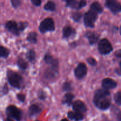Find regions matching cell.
<instances>
[{"mask_svg": "<svg viewBox=\"0 0 121 121\" xmlns=\"http://www.w3.org/2000/svg\"><path fill=\"white\" fill-rule=\"evenodd\" d=\"M93 103L100 109L108 108L111 105L109 91L105 89L97 90L93 97Z\"/></svg>", "mask_w": 121, "mask_h": 121, "instance_id": "1", "label": "cell"}, {"mask_svg": "<svg viewBox=\"0 0 121 121\" xmlns=\"http://www.w3.org/2000/svg\"><path fill=\"white\" fill-rule=\"evenodd\" d=\"M7 75L8 82L10 84L11 86L16 89L21 88L23 79L18 73L11 70H8L7 71Z\"/></svg>", "mask_w": 121, "mask_h": 121, "instance_id": "2", "label": "cell"}, {"mask_svg": "<svg viewBox=\"0 0 121 121\" xmlns=\"http://www.w3.org/2000/svg\"><path fill=\"white\" fill-rule=\"evenodd\" d=\"M6 113L8 118H13L17 121H20L22 118V112L20 109L14 105H10L6 109Z\"/></svg>", "mask_w": 121, "mask_h": 121, "instance_id": "3", "label": "cell"}, {"mask_svg": "<svg viewBox=\"0 0 121 121\" xmlns=\"http://www.w3.org/2000/svg\"><path fill=\"white\" fill-rule=\"evenodd\" d=\"M55 29L54 22L52 18H45L40 24L39 30L40 32L44 33L47 31H52Z\"/></svg>", "mask_w": 121, "mask_h": 121, "instance_id": "4", "label": "cell"}, {"mask_svg": "<svg viewBox=\"0 0 121 121\" xmlns=\"http://www.w3.org/2000/svg\"><path fill=\"white\" fill-rule=\"evenodd\" d=\"M98 50L100 54H108L113 50L112 44L106 39H102L98 43Z\"/></svg>", "mask_w": 121, "mask_h": 121, "instance_id": "5", "label": "cell"}, {"mask_svg": "<svg viewBox=\"0 0 121 121\" xmlns=\"http://www.w3.org/2000/svg\"><path fill=\"white\" fill-rule=\"evenodd\" d=\"M98 15L93 11L91 10L87 11L84 16V23L87 27H95V22L96 21Z\"/></svg>", "mask_w": 121, "mask_h": 121, "instance_id": "6", "label": "cell"}, {"mask_svg": "<svg viewBox=\"0 0 121 121\" xmlns=\"http://www.w3.org/2000/svg\"><path fill=\"white\" fill-rule=\"evenodd\" d=\"M5 28L14 35H18L20 34V31L18 28V25L17 22L14 20L7 21L5 24Z\"/></svg>", "mask_w": 121, "mask_h": 121, "instance_id": "7", "label": "cell"}, {"mask_svg": "<svg viewBox=\"0 0 121 121\" xmlns=\"http://www.w3.org/2000/svg\"><path fill=\"white\" fill-rule=\"evenodd\" d=\"M105 5L113 13H118L121 11V4L115 0H108Z\"/></svg>", "mask_w": 121, "mask_h": 121, "instance_id": "8", "label": "cell"}, {"mask_svg": "<svg viewBox=\"0 0 121 121\" xmlns=\"http://www.w3.org/2000/svg\"><path fill=\"white\" fill-rule=\"evenodd\" d=\"M87 73V67L86 65L83 63H80L78 65L74 70L75 76L78 79H82L86 76Z\"/></svg>", "mask_w": 121, "mask_h": 121, "instance_id": "9", "label": "cell"}, {"mask_svg": "<svg viewBox=\"0 0 121 121\" xmlns=\"http://www.w3.org/2000/svg\"><path fill=\"white\" fill-rule=\"evenodd\" d=\"M86 1H76V0H67L66 1V6L74 9H79L85 7Z\"/></svg>", "mask_w": 121, "mask_h": 121, "instance_id": "10", "label": "cell"}, {"mask_svg": "<svg viewBox=\"0 0 121 121\" xmlns=\"http://www.w3.org/2000/svg\"><path fill=\"white\" fill-rule=\"evenodd\" d=\"M73 109L75 112L82 114L83 113H85L87 111L86 105L81 100H76L73 104Z\"/></svg>", "mask_w": 121, "mask_h": 121, "instance_id": "11", "label": "cell"}, {"mask_svg": "<svg viewBox=\"0 0 121 121\" xmlns=\"http://www.w3.org/2000/svg\"><path fill=\"white\" fill-rule=\"evenodd\" d=\"M44 61L47 64L51 65L52 69L55 71H57L58 66H59V63H58V61L57 59H54L52 56L47 54L45 55Z\"/></svg>", "mask_w": 121, "mask_h": 121, "instance_id": "12", "label": "cell"}, {"mask_svg": "<svg viewBox=\"0 0 121 121\" xmlns=\"http://www.w3.org/2000/svg\"><path fill=\"white\" fill-rule=\"evenodd\" d=\"M102 84L104 89L106 90L113 89L117 87V83L114 80L110 79V78H106V79H104Z\"/></svg>", "mask_w": 121, "mask_h": 121, "instance_id": "13", "label": "cell"}, {"mask_svg": "<svg viewBox=\"0 0 121 121\" xmlns=\"http://www.w3.org/2000/svg\"><path fill=\"white\" fill-rule=\"evenodd\" d=\"M86 37L88 39L89 42L90 44L92 45L95 44L98 41L99 39V35L96 33H93V32H87L86 34Z\"/></svg>", "mask_w": 121, "mask_h": 121, "instance_id": "14", "label": "cell"}, {"mask_svg": "<svg viewBox=\"0 0 121 121\" xmlns=\"http://www.w3.org/2000/svg\"><path fill=\"white\" fill-rule=\"evenodd\" d=\"M68 117L72 120L74 121H80L83 119V114L76 112H69L68 113Z\"/></svg>", "mask_w": 121, "mask_h": 121, "instance_id": "15", "label": "cell"}, {"mask_svg": "<svg viewBox=\"0 0 121 121\" xmlns=\"http://www.w3.org/2000/svg\"><path fill=\"white\" fill-rule=\"evenodd\" d=\"M75 34V30L70 26H66L63 29V35L65 38H68Z\"/></svg>", "mask_w": 121, "mask_h": 121, "instance_id": "16", "label": "cell"}, {"mask_svg": "<svg viewBox=\"0 0 121 121\" xmlns=\"http://www.w3.org/2000/svg\"><path fill=\"white\" fill-rule=\"evenodd\" d=\"M41 112V108H40L38 105H35V104L31 105L30 107L29 108V110H28V113L30 116H34L35 115L40 113Z\"/></svg>", "mask_w": 121, "mask_h": 121, "instance_id": "17", "label": "cell"}, {"mask_svg": "<svg viewBox=\"0 0 121 121\" xmlns=\"http://www.w3.org/2000/svg\"><path fill=\"white\" fill-rule=\"evenodd\" d=\"M91 10L94 11L95 13H102L103 12V8L102 7L100 3L98 2H94L91 4Z\"/></svg>", "mask_w": 121, "mask_h": 121, "instance_id": "18", "label": "cell"}, {"mask_svg": "<svg viewBox=\"0 0 121 121\" xmlns=\"http://www.w3.org/2000/svg\"><path fill=\"white\" fill-rule=\"evenodd\" d=\"M74 98V96L73 94H72V93H66L65 95V96H64L63 99V103L65 104H67L69 105H71L72 102V100H73Z\"/></svg>", "mask_w": 121, "mask_h": 121, "instance_id": "19", "label": "cell"}, {"mask_svg": "<svg viewBox=\"0 0 121 121\" xmlns=\"http://www.w3.org/2000/svg\"><path fill=\"white\" fill-rule=\"evenodd\" d=\"M37 34L35 32H31L27 36V40L32 44H36L37 42Z\"/></svg>", "mask_w": 121, "mask_h": 121, "instance_id": "20", "label": "cell"}, {"mask_svg": "<svg viewBox=\"0 0 121 121\" xmlns=\"http://www.w3.org/2000/svg\"><path fill=\"white\" fill-rule=\"evenodd\" d=\"M10 52L7 48L4 46L0 45V57L7 58L9 56Z\"/></svg>", "mask_w": 121, "mask_h": 121, "instance_id": "21", "label": "cell"}, {"mask_svg": "<svg viewBox=\"0 0 121 121\" xmlns=\"http://www.w3.org/2000/svg\"><path fill=\"white\" fill-rule=\"evenodd\" d=\"M44 9L47 11H53L56 9V4L53 1H48L45 4L44 7Z\"/></svg>", "mask_w": 121, "mask_h": 121, "instance_id": "22", "label": "cell"}, {"mask_svg": "<svg viewBox=\"0 0 121 121\" xmlns=\"http://www.w3.org/2000/svg\"><path fill=\"white\" fill-rule=\"evenodd\" d=\"M17 65L19 66L20 68H21V69H26L28 67V64L22 58H18L17 60Z\"/></svg>", "mask_w": 121, "mask_h": 121, "instance_id": "23", "label": "cell"}, {"mask_svg": "<svg viewBox=\"0 0 121 121\" xmlns=\"http://www.w3.org/2000/svg\"><path fill=\"white\" fill-rule=\"evenodd\" d=\"M26 57L30 61H34L35 58V53L34 50H30L26 54Z\"/></svg>", "mask_w": 121, "mask_h": 121, "instance_id": "24", "label": "cell"}, {"mask_svg": "<svg viewBox=\"0 0 121 121\" xmlns=\"http://www.w3.org/2000/svg\"><path fill=\"white\" fill-rule=\"evenodd\" d=\"M114 100L116 104L121 105V91H119L115 94Z\"/></svg>", "mask_w": 121, "mask_h": 121, "instance_id": "25", "label": "cell"}, {"mask_svg": "<svg viewBox=\"0 0 121 121\" xmlns=\"http://www.w3.org/2000/svg\"><path fill=\"white\" fill-rule=\"evenodd\" d=\"M72 18L73 19L74 21L76 22H78L80 20L82 17V14L80 13H79V12H76V13H73L72 16Z\"/></svg>", "mask_w": 121, "mask_h": 121, "instance_id": "26", "label": "cell"}, {"mask_svg": "<svg viewBox=\"0 0 121 121\" xmlns=\"http://www.w3.org/2000/svg\"><path fill=\"white\" fill-rule=\"evenodd\" d=\"M63 89L65 91H70L72 90V86H71V84L70 82H66L65 83L63 84Z\"/></svg>", "mask_w": 121, "mask_h": 121, "instance_id": "27", "label": "cell"}, {"mask_svg": "<svg viewBox=\"0 0 121 121\" xmlns=\"http://www.w3.org/2000/svg\"><path fill=\"white\" fill-rule=\"evenodd\" d=\"M18 28L20 31H22L27 27L28 23L25 22H20L19 23H18Z\"/></svg>", "mask_w": 121, "mask_h": 121, "instance_id": "28", "label": "cell"}, {"mask_svg": "<svg viewBox=\"0 0 121 121\" xmlns=\"http://www.w3.org/2000/svg\"><path fill=\"white\" fill-rule=\"evenodd\" d=\"M87 61L89 65H91V66H96L97 64L96 60L94 58L92 57H89L87 58Z\"/></svg>", "mask_w": 121, "mask_h": 121, "instance_id": "29", "label": "cell"}, {"mask_svg": "<svg viewBox=\"0 0 121 121\" xmlns=\"http://www.w3.org/2000/svg\"><path fill=\"white\" fill-rule=\"evenodd\" d=\"M11 3L12 6H13L14 8H17L20 5L21 2L20 0H11Z\"/></svg>", "mask_w": 121, "mask_h": 121, "instance_id": "30", "label": "cell"}, {"mask_svg": "<svg viewBox=\"0 0 121 121\" xmlns=\"http://www.w3.org/2000/svg\"><path fill=\"white\" fill-rule=\"evenodd\" d=\"M17 98L18 100H20V102H24L25 101V99H26V96L22 93H18V94L17 95Z\"/></svg>", "mask_w": 121, "mask_h": 121, "instance_id": "31", "label": "cell"}, {"mask_svg": "<svg viewBox=\"0 0 121 121\" xmlns=\"http://www.w3.org/2000/svg\"><path fill=\"white\" fill-rule=\"evenodd\" d=\"M31 2L34 5L36 6V7L40 6L41 4V1L40 0H32Z\"/></svg>", "mask_w": 121, "mask_h": 121, "instance_id": "32", "label": "cell"}, {"mask_svg": "<svg viewBox=\"0 0 121 121\" xmlns=\"http://www.w3.org/2000/svg\"><path fill=\"white\" fill-rule=\"evenodd\" d=\"M39 98L41 99V100H44L45 98H46V95H45V93H44L43 91H41V92L39 93Z\"/></svg>", "mask_w": 121, "mask_h": 121, "instance_id": "33", "label": "cell"}, {"mask_svg": "<svg viewBox=\"0 0 121 121\" xmlns=\"http://www.w3.org/2000/svg\"><path fill=\"white\" fill-rule=\"evenodd\" d=\"M8 92V86H7V84H5L4 86L3 87V93L4 94H7Z\"/></svg>", "mask_w": 121, "mask_h": 121, "instance_id": "34", "label": "cell"}, {"mask_svg": "<svg viewBox=\"0 0 121 121\" xmlns=\"http://www.w3.org/2000/svg\"><path fill=\"white\" fill-rule=\"evenodd\" d=\"M115 55L117 57H121V50L117 51L115 53Z\"/></svg>", "mask_w": 121, "mask_h": 121, "instance_id": "35", "label": "cell"}, {"mask_svg": "<svg viewBox=\"0 0 121 121\" xmlns=\"http://www.w3.org/2000/svg\"><path fill=\"white\" fill-rule=\"evenodd\" d=\"M117 73H118L119 75H121V61L120 63V64H119V68L118 69H117Z\"/></svg>", "mask_w": 121, "mask_h": 121, "instance_id": "36", "label": "cell"}, {"mask_svg": "<svg viewBox=\"0 0 121 121\" xmlns=\"http://www.w3.org/2000/svg\"><path fill=\"white\" fill-rule=\"evenodd\" d=\"M117 119L119 121H121V112L118 113V115H117Z\"/></svg>", "mask_w": 121, "mask_h": 121, "instance_id": "37", "label": "cell"}, {"mask_svg": "<svg viewBox=\"0 0 121 121\" xmlns=\"http://www.w3.org/2000/svg\"><path fill=\"white\" fill-rule=\"evenodd\" d=\"M6 121H14L13 120V119H11V118H7V119H6Z\"/></svg>", "mask_w": 121, "mask_h": 121, "instance_id": "38", "label": "cell"}, {"mask_svg": "<svg viewBox=\"0 0 121 121\" xmlns=\"http://www.w3.org/2000/svg\"><path fill=\"white\" fill-rule=\"evenodd\" d=\"M61 121H69L67 120V119H62Z\"/></svg>", "mask_w": 121, "mask_h": 121, "instance_id": "39", "label": "cell"}, {"mask_svg": "<svg viewBox=\"0 0 121 121\" xmlns=\"http://www.w3.org/2000/svg\"><path fill=\"white\" fill-rule=\"evenodd\" d=\"M120 33H121V28H120Z\"/></svg>", "mask_w": 121, "mask_h": 121, "instance_id": "40", "label": "cell"}, {"mask_svg": "<svg viewBox=\"0 0 121 121\" xmlns=\"http://www.w3.org/2000/svg\"></svg>", "mask_w": 121, "mask_h": 121, "instance_id": "41", "label": "cell"}]
</instances>
